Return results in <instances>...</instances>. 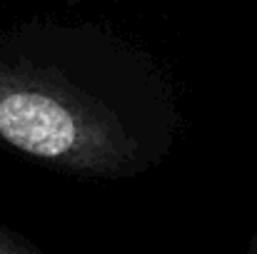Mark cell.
<instances>
[{"label": "cell", "instance_id": "cell-2", "mask_svg": "<svg viewBox=\"0 0 257 254\" xmlns=\"http://www.w3.org/2000/svg\"><path fill=\"white\" fill-rule=\"evenodd\" d=\"M0 254H45V252L38 249L20 232H15V229H10L8 224L0 222Z\"/></svg>", "mask_w": 257, "mask_h": 254}, {"label": "cell", "instance_id": "cell-1", "mask_svg": "<svg viewBox=\"0 0 257 254\" xmlns=\"http://www.w3.org/2000/svg\"><path fill=\"white\" fill-rule=\"evenodd\" d=\"M182 120L160 63L112 30L30 23L0 33V145L78 177L125 179L172 152Z\"/></svg>", "mask_w": 257, "mask_h": 254}, {"label": "cell", "instance_id": "cell-3", "mask_svg": "<svg viewBox=\"0 0 257 254\" xmlns=\"http://www.w3.org/2000/svg\"><path fill=\"white\" fill-rule=\"evenodd\" d=\"M245 254H257V229L252 232V239H250V244H247V252Z\"/></svg>", "mask_w": 257, "mask_h": 254}]
</instances>
